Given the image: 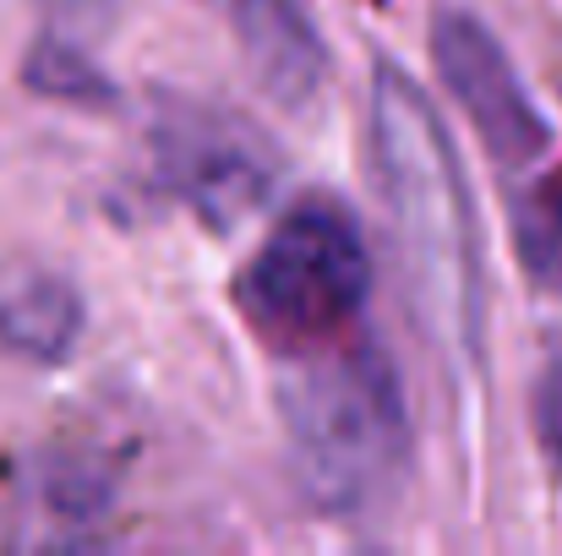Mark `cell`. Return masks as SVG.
Wrapping results in <instances>:
<instances>
[{
    "mask_svg": "<svg viewBox=\"0 0 562 556\" xmlns=\"http://www.w3.org/2000/svg\"><path fill=\"white\" fill-rule=\"evenodd\" d=\"M367 290H372V257L361 224L339 202L306 196L273 224L257 262L246 268L240 311L273 344L317 350L361 311Z\"/></svg>",
    "mask_w": 562,
    "mask_h": 556,
    "instance_id": "obj_3",
    "label": "cell"
},
{
    "mask_svg": "<svg viewBox=\"0 0 562 556\" xmlns=\"http://www.w3.org/2000/svg\"><path fill=\"white\" fill-rule=\"evenodd\" d=\"M525 257L536 268H562V181H547L525 202Z\"/></svg>",
    "mask_w": 562,
    "mask_h": 556,
    "instance_id": "obj_9",
    "label": "cell"
},
{
    "mask_svg": "<svg viewBox=\"0 0 562 556\" xmlns=\"http://www.w3.org/2000/svg\"><path fill=\"white\" fill-rule=\"evenodd\" d=\"M372 143L376 181H382L398 246H404V268L415 284V306L453 366L481 371L486 279H481L470 185L437 110L387 60L376 66L372 82Z\"/></svg>",
    "mask_w": 562,
    "mask_h": 556,
    "instance_id": "obj_1",
    "label": "cell"
},
{
    "mask_svg": "<svg viewBox=\"0 0 562 556\" xmlns=\"http://www.w3.org/2000/svg\"><path fill=\"white\" fill-rule=\"evenodd\" d=\"M148 137H154V159H159V175L170 181V191H181L218 229L240 224L273 191L279 159H273L268 137L218 104L165 99L154 110Z\"/></svg>",
    "mask_w": 562,
    "mask_h": 556,
    "instance_id": "obj_4",
    "label": "cell"
},
{
    "mask_svg": "<svg viewBox=\"0 0 562 556\" xmlns=\"http://www.w3.org/2000/svg\"><path fill=\"white\" fill-rule=\"evenodd\" d=\"M431 55H437L442 88L470 115L475 137L492 148L497 164H536L547 154L552 132L536 99L525 93V82L514 77L508 49L486 33V22H475L470 11H442L431 22Z\"/></svg>",
    "mask_w": 562,
    "mask_h": 556,
    "instance_id": "obj_5",
    "label": "cell"
},
{
    "mask_svg": "<svg viewBox=\"0 0 562 556\" xmlns=\"http://www.w3.org/2000/svg\"><path fill=\"white\" fill-rule=\"evenodd\" d=\"M27 88L49 93V99H77V104H99L110 99V82L93 60H82L66 38H44L27 55Z\"/></svg>",
    "mask_w": 562,
    "mask_h": 556,
    "instance_id": "obj_8",
    "label": "cell"
},
{
    "mask_svg": "<svg viewBox=\"0 0 562 556\" xmlns=\"http://www.w3.org/2000/svg\"><path fill=\"white\" fill-rule=\"evenodd\" d=\"M284 420H290L295 469L328 508L372 502L404 469L409 420L398 376L372 344L306 361L284 382Z\"/></svg>",
    "mask_w": 562,
    "mask_h": 556,
    "instance_id": "obj_2",
    "label": "cell"
},
{
    "mask_svg": "<svg viewBox=\"0 0 562 556\" xmlns=\"http://www.w3.org/2000/svg\"><path fill=\"white\" fill-rule=\"evenodd\" d=\"M536 425H541V442L552 447L562 458V366L541 382V393H536Z\"/></svg>",
    "mask_w": 562,
    "mask_h": 556,
    "instance_id": "obj_10",
    "label": "cell"
},
{
    "mask_svg": "<svg viewBox=\"0 0 562 556\" xmlns=\"http://www.w3.org/2000/svg\"><path fill=\"white\" fill-rule=\"evenodd\" d=\"M235 22V38L257 71V82L290 110L306 104L328 77V49L317 38V22L301 0H207Z\"/></svg>",
    "mask_w": 562,
    "mask_h": 556,
    "instance_id": "obj_6",
    "label": "cell"
},
{
    "mask_svg": "<svg viewBox=\"0 0 562 556\" xmlns=\"http://www.w3.org/2000/svg\"><path fill=\"white\" fill-rule=\"evenodd\" d=\"M82 333V295L38 268V262H0V344L27 361H66Z\"/></svg>",
    "mask_w": 562,
    "mask_h": 556,
    "instance_id": "obj_7",
    "label": "cell"
}]
</instances>
